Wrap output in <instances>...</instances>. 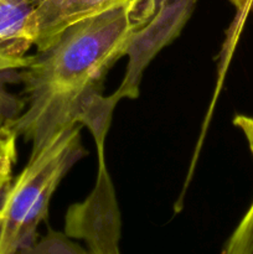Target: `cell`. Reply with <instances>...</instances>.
Here are the masks:
<instances>
[{"label": "cell", "mask_w": 253, "mask_h": 254, "mask_svg": "<svg viewBox=\"0 0 253 254\" xmlns=\"http://www.w3.org/2000/svg\"><path fill=\"white\" fill-rule=\"evenodd\" d=\"M128 0H34L39 20L37 51L49 47L67 27Z\"/></svg>", "instance_id": "obj_6"}, {"label": "cell", "mask_w": 253, "mask_h": 254, "mask_svg": "<svg viewBox=\"0 0 253 254\" xmlns=\"http://www.w3.org/2000/svg\"><path fill=\"white\" fill-rule=\"evenodd\" d=\"M222 254H253V201L226 242Z\"/></svg>", "instance_id": "obj_8"}, {"label": "cell", "mask_w": 253, "mask_h": 254, "mask_svg": "<svg viewBox=\"0 0 253 254\" xmlns=\"http://www.w3.org/2000/svg\"><path fill=\"white\" fill-rule=\"evenodd\" d=\"M86 155L78 126L60 134L12 179L0 198V254H22L37 242V228L62 179Z\"/></svg>", "instance_id": "obj_2"}, {"label": "cell", "mask_w": 253, "mask_h": 254, "mask_svg": "<svg viewBox=\"0 0 253 254\" xmlns=\"http://www.w3.org/2000/svg\"><path fill=\"white\" fill-rule=\"evenodd\" d=\"M17 134L9 126L0 127V198L12 180L17 160Z\"/></svg>", "instance_id": "obj_7"}, {"label": "cell", "mask_w": 253, "mask_h": 254, "mask_svg": "<svg viewBox=\"0 0 253 254\" xmlns=\"http://www.w3.org/2000/svg\"><path fill=\"white\" fill-rule=\"evenodd\" d=\"M155 7L156 0H128L81 20L32 55L17 72L25 108L7 126L31 143L30 156L79 123L93 134L98 156L104 155L112 113L119 101L114 94L102 96L104 78Z\"/></svg>", "instance_id": "obj_1"}, {"label": "cell", "mask_w": 253, "mask_h": 254, "mask_svg": "<svg viewBox=\"0 0 253 254\" xmlns=\"http://www.w3.org/2000/svg\"><path fill=\"white\" fill-rule=\"evenodd\" d=\"M39 20L34 0H0V127L7 126L25 108V101L5 89L7 77L29 64L27 51L36 46Z\"/></svg>", "instance_id": "obj_4"}, {"label": "cell", "mask_w": 253, "mask_h": 254, "mask_svg": "<svg viewBox=\"0 0 253 254\" xmlns=\"http://www.w3.org/2000/svg\"><path fill=\"white\" fill-rule=\"evenodd\" d=\"M237 9V16L245 19L250 12L253 14V0H231Z\"/></svg>", "instance_id": "obj_9"}, {"label": "cell", "mask_w": 253, "mask_h": 254, "mask_svg": "<svg viewBox=\"0 0 253 254\" xmlns=\"http://www.w3.org/2000/svg\"><path fill=\"white\" fill-rule=\"evenodd\" d=\"M122 218L106 159H98L92 192L64 217V233L51 232L22 254H122Z\"/></svg>", "instance_id": "obj_3"}, {"label": "cell", "mask_w": 253, "mask_h": 254, "mask_svg": "<svg viewBox=\"0 0 253 254\" xmlns=\"http://www.w3.org/2000/svg\"><path fill=\"white\" fill-rule=\"evenodd\" d=\"M196 0H156L153 16L134 35L126 49L128 69L114 96L135 98L144 68L161 47L175 39L188 21Z\"/></svg>", "instance_id": "obj_5"}]
</instances>
